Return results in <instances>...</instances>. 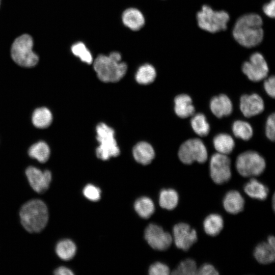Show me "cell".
Instances as JSON below:
<instances>
[{
  "label": "cell",
  "mask_w": 275,
  "mask_h": 275,
  "mask_svg": "<svg viewBox=\"0 0 275 275\" xmlns=\"http://www.w3.org/2000/svg\"><path fill=\"white\" fill-rule=\"evenodd\" d=\"M135 160L143 165L149 164L155 157V152L152 146L145 142L138 143L133 149Z\"/></svg>",
  "instance_id": "d6986e66"
},
{
  "label": "cell",
  "mask_w": 275,
  "mask_h": 275,
  "mask_svg": "<svg viewBox=\"0 0 275 275\" xmlns=\"http://www.w3.org/2000/svg\"><path fill=\"white\" fill-rule=\"evenodd\" d=\"M156 72L151 64H145L139 67L135 74L136 81L140 84L147 85L152 83L155 79Z\"/></svg>",
  "instance_id": "83f0119b"
},
{
  "label": "cell",
  "mask_w": 275,
  "mask_h": 275,
  "mask_svg": "<svg viewBox=\"0 0 275 275\" xmlns=\"http://www.w3.org/2000/svg\"><path fill=\"white\" fill-rule=\"evenodd\" d=\"M50 153L48 145L43 141L33 144L29 150L30 156L42 163L46 162L48 159Z\"/></svg>",
  "instance_id": "f1b7e54d"
},
{
  "label": "cell",
  "mask_w": 275,
  "mask_h": 275,
  "mask_svg": "<svg viewBox=\"0 0 275 275\" xmlns=\"http://www.w3.org/2000/svg\"><path fill=\"white\" fill-rule=\"evenodd\" d=\"M25 174L32 188L38 193H43L49 187L51 181V173L32 166L28 167Z\"/></svg>",
  "instance_id": "4fadbf2b"
},
{
  "label": "cell",
  "mask_w": 275,
  "mask_h": 275,
  "mask_svg": "<svg viewBox=\"0 0 275 275\" xmlns=\"http://www.w3.org/2000/svg\"><path fill=\"white\" fill-rule=\"evenodd\" d=\"M242 71L250 80L257 82L267 76L269 68L263 56L256 52L251 54L249 61L243 63Z\"/></svg>",
  "instance_id": "30bf717a"
},
{
  "label": "cell",
  "mask_w": 275,
  "mask_h": 275,
  "mask_svg": "<svg viewBox=\"0 0 275 275\" xmlns=\"http://www.w3.org/2000/svg\"><path fill=\"white\" fill-rule=\"evenodd\" d=\"M239 107L243 115L249 118L261 113L264 109V103L257 94H245L240 98Z\"/></svg>",
  "instance_id": "5bb4252c"
},
{
  "label": "cell",
  "mask_w": 275,
  "mask_h": 275,
  "mask_svg": "<svg viewBox=\"0 0 275 275\" xmlns=\"http://www.w3.org/2000/svg\"><path fill=\"white\" fill-rule=\"evenodd\" d=\"M197 20L200 29L215 33L227 29L230 16L225 11H215L209 6L205 5L197 13Z\"/></svg>",
  "instance_id": "277c9868"
},
{
  "label": "cell",
  "mask_w": 275,
  "mask_h": 275,
  "mask_svg": "<svg viewBox=\"0 0 275 275\" xmlns=\"http://www.w3.org/2000/svg\"><path fill=\"white\" fill-rule=\"evenodd\" d=\"M244 191L250 197L264 200L268 195V188L264 184L255 178L251 179L244 186Z\"/></svg>",
  "instance_id": "ffe728a7"
},
{
  "label": "cell",
  "mask_w": 275,
  "mask_h": 275,
  "mask_svg": "<svg viewBox=\"0 0 275 275\" xmlns=\"http://www.w3.org/2000/svg\"><path fill=\"white\" fill-rule=\"evenodd\" d=\"M210 108L214 115L221 118L231 114L233 111V105L228 96L221 94L213 97L211 99Z\"/></svg>",
  "instance_id": "9a60e30c"
},
{
  "label": "cell",
  "mask_w": 275,
  "mask_h": 275,
  "mask_svg": "<svg viewBox=\"0 0 275 275\" xmlns=\"http://www.w3.org/2000/svg\"><path fill=\"white\" fill-rule=\"evenodd\" d=\"M213 146L218 153L229 154L235 147V142L231 135L227 133H221L214 136L213 140Z\"/></svg>",
  "instance_id": "603a6c76"
},
{
  "label": "cell",
  "mask_w": 275,
  "mask_h": 275,
  "mask_svg": "<svg viewBox=\"0 0 275 275\" xmlns=\"http://www.w3.org/2000/svg\"><path fill=\"white\" fill-rule=\"evenodd\" d=\"M170 268L161 262H155L152 264L149 269L150 275H168L170 273Z\"/></svg>",
  "instance_id": "e575fe53"
},
{
  "label": "cell",
  "mask_w": 275,
  "mask_h": 275,
  "mask_svg": "<svg viewBox=\"0 0 275 275\" xmlns=\"http://www.w3.org/2000/svg\"><path fill=\"white\" fill-rule=\"evenodd\" d=\"M178 157L185 164L195 161L202 163L208 158V152L203 142L199 139H190L183 142L179 147Z\"/></svg>",
  "instance_id": "ba28073f"
},
{
  "label": "cell",
  "mask_w": 275,
  "mask_h": 275,
  "mask_svg": "<svg viewBox=\"0 0 275 275\" xmlns=\"http://www.w3.org/2000/svg\"><path fill=\"white\" fill-rule=\"evenodd\" d=\"M198 267L195 260L186 259L181 261L177 268L172 272L174 275H194L197 274Z\"/></svg>",
  "instance_id": "1f68e13d"
},
{
  "label": "cell",
  "mask_w": 275,
  "mask_h": 275,
  "mask_svg": "<svg viewBox=\"0 0 275 275\" xmlns=\"http://www.w3.org/2000/svg\"><path fill=\"white\" fill-rule=\"evenodd\" d=\"M275 248L268 242H262L255 248L254 256L256 260L262 264H268L273 262L275 259Z\"/></svg>",
  "instance_id": "44dd1931"
},
{
  "label": "cell",
  "mask_w": 275,
  "mask_h": 275,
  "mask_svg": "<svg viewBox=\"0 0 275 275\" xmlns=\"http://www.w3.org/2000/svg\"><path fill=\"white\" fill-rule=\"evenodd\" d=\"M54 274L56 275H73L74 273L68 268L65 266H61L57 268L54 271Z\"/></svg>",
  "instance_id": "ab89813d"
},
{
  "label": "cell",
  "mask_w": 275,
  "mask_h": 275,
  "mask_svg": "<svg viewBox=\"0 0 275 275\" xmlns=\"http://www.w3.org/2000/svg\"><path fill=\"white\" fill-rule=\"evenodd\" d=\"M51 112L46 107H42L35 110L32 115L34 125L39 128H44L49 126L52 122Z\"/></svg>",
  "instance_id": "484cf974"
},
{
  "label": "cell",
  "mask_w": 275,
  "mask_h": 275,
  "mask_svg": "<svg viewBox=\"0 0 275 275\" xmlns=\"http://www.w3.org/2000/svg\"><path fill=\"white\" fill-rule=\"evenodd\" d=\"M179 196L177 192L171 188L161 190L159 196V204L161 207L167 210H173L178 205Z\"/></svg>",
  "instance_id": "cb8c5ba5"
},
{
  "label": "cell",
  "mask_w": 275,
  "mask_h": 275,
  "mask_svg": "<svg viewBox=\"0 0 275 275\" xmlns=\"http://www.w3.org/2000/svg\"><path fill=\"white\" fill-rule=\"evenodd\" d=\"M123 24L133 31L141 30L145 23L143 13L138 9L129 8L125 10L122 14Z\"/></svg>",
  "instance_id": "2e32d148"
},
{
  "label": "cell",
  "mask_w": 275,
  "mask_h": 275,
  "mask_svg": "<svg viewBox=\"0 0 275 275\" xmlns=\"http://www.w3.org/2000/svg\"><path fill=\"white\" fill-rule=\"evenodd\" d=\"M145 238L149 245L158 251L168 249L173 242V237L160 226L151 224L146 228Z\"/></svg>",
  "instance_id": "8fae6325"
},
{
  "label": "cell",
  "mask_w": 275,
  "mask_h": 275,
  "mask_svg": "<svg viewBox=\"0 0 275 275\" xmlns=\"http://www.w3.org/2000/svg\"><path fill=\"white\" fill-rule=\"evenodd\" d=\"M71 49L72 53L78 57L82 62L88 64L93 63V60L92 53L84 43L77 42L72 45Z\"/></svg>",
  "instance_id": "d6a6232c"
},
{
  "label": "cell",
  "mask_w": 275,
  "mask_h": 275,
  "mask_svg": "<svg viewBox=\"0 0 275 275\" xmlns=\"http://www.w3.org/2000/svg\"><path fill=\"white\" fill-rule=\"evenodd\" d=\"M19 216L21 223L27 231L39 232L45 227L48 222V209L44 202L34 199L27 202L21 207Z\"/></svg>",
  "instance_id": "3957f363"
},
{
  "label": "cell",
  "mask_w": 275,
  "mask_h": 275,
  "mask_svg": "<svg viewBox=\"0 0 275 275\" xmlns=\"http://www.w3.org/2000/svg\"><path fill=\"white\" fill-rule=\"evenodd\" d=\"M223 204L225 210L228 213L236 214L243 210L244 200L239 191L231 190L225 195Z\"/></svg>",
  "instance_id": "e0dca14e"
},
{
  "label": "cell",
  "mask_w": 275,
  "mask_h": 275,
  "mask_svg": "<svg viewBox=\"0 0 275 275\" xmlns=\"http://www.w3.org/2000/svg\"><path fill=\"white\" fill-rule=\"evenodd\" d=\"M232 129L234 135L243 140L248 141L253 136V128L251 125L246 121L242 120L234 121Z\"/></svg>",
  "instance_id": "4dcf8cb0"
},
{
  "label": "cell",
  "mask_w": 275,
  "mask_h": 275,
  "mask_svg": "<svg viewBox=\"0 0 275 275\" xmlns=\"http://www.w3.org/2000/svg\"><path fill=\"white\" fill-rule=\"evenodd\" d=\"M134 208L140 216L148 218L151 216L155 210V206L152 200L146 197L138 199L134 203Z\"/></svg>",
  "instance_id": "4316f807"
},
{
  "label": "cell",
  "mask_w": 275,
  "mask_h": 275,
  "mask_svg": "<svg viewBox=\"0 0 275 275\" xmlns=\"http://www.w3.org/2000/svg\"><path fill=\"white\" fill-rule=\"evenodd\" d=\"M174 103L175 113L180 118H187L193 116L195 112L192 99L188 95L181 94L176 96L174 99Z\"/></svg>",
  "instance_id": "ac0fdd59"
},
{
  "label": "cell",
  "mask_w": 275,
  "mask_h": 275,
  "mask_svg": "<svg viewBox=\"0 0 275 275\" xmlns=\"http://www.w3.org/2000/svg\"><path fill=\"white\" fill-rule=\"evenodd\" d=\"M76 247L71 240L65 239L60 241L56 245V252L58 256L63 260L71 259L75 255Z\"/></svg>",
  "instance_id": "d4e9b609"
},
{
  "label": "cell",
  "mask_w": 275,
  "mask_h": 275,
  "mask_svg": "<svg viewBox=\"0 0 275 275\" xmlns=\"http://www.w3.org/2000/svg\"><path fill=\"white\" fill-rule=\"evenodd\" d=\"M265 134L267 138L271 141L275 139V115L272 113L267 119L265 126Z\"/></svg>",
  "instance_id": "d590c367"
},
{
  "label": "cell",
  "mask_w": 275,
  "mask_h": 275,
  "mask_svg": "<svg viewBox=\"0 0 275 275\" xmlns=\"http://www.w3.org/2000/svg\"><path fill=\"white\" fill-rule=\"evenodd\" d=\"M264 88L267 94L274 98L275 96V78L274 75L270 76L264 81Z\"/></svg>",
  "instance_id": "8d00e7d4"
},
{
  "label": "cell",
  "mask_w": 275,
  "mask_h": 275,
  "mask_svg": "<svg viewBox=\"0 0 275 275\" xmlns=\"http://www.w3.org/2000/svg\"><path fill=\"white\" fill-rule=\"evenodd\" d=\"M83 194L88 200L92 201H97L101 197V190L98 187L89 184L84 187Z\"/></svg>",
  "instance_id": "836d02e7"
},
{
  "label": "cell",
  "mask_w": 275,
  "mask_h": 275,
  "mask_svg": "<svg viewBox=\"0 0 275 275\" xmlns=\"http://www.w3.org/2000/svg\"><path fill=\"white\" fill-rule=\"evenodd\" d=\"M121 60V54L117 51L111 52L108 56L98 55L93 62L98 78L105 82H115L121 79L127 70V64Z\"/></svg>",
  "instance_id": "7a4b0ae2"
},
{
  "label": "cell",
  "mask_w": 275,
  "mask_h": 275,
  "mask_svg": "<svg viewBox=\"0 0 275 275\" xmlns=\"http://www.w3.org/2000/svg\"><path fill=\"white\" fill-rule=\"evenodd\" d=\"M96 139L99 143L96 150L98 158L106 160L116 157L120 151L115 139L114 129L104 123L98 124L96 128Z\"/></svg>",
  "instance_id": "5b68a950"
},
{
  "label": "cell",
  "mask_w": 275,
  "mask_h": 275,
  "mask_svg": "<svg viewBox=\"0 0 275 275\" xmlns=\"http://www.w3.org/2000/svg\"><path fill=\"white\" fill-rule=\"evenodd\" d=\"M172 237L176 247L184 251L189 250L198 240L196 231L185 223L174 226Z\"/></svg>",
  "instance_id": "7c38bea8"
},
{
  "label": "cell",
  "mask_w": 275,
  "mask_h": 275,
  "mask_svg": "<svg viewBox=\"0 0 275 275\" xmlns=\"http://www.w3.org/2000/svg\"><path fill=\"white\" fill-rule=\"evenodd\" d=\"M275 0H270L263 6L264 14L270 18H273L275 15Z\"/></svg>",
  "instance_id": "f35d334b"
},
{
  "label": "cell",
  "mask_w": 275,
  "mask_h": 275,
  "mask_svg": "<svg viewBox=\"0 0 275 275\" xmlns=\"http://www.w3.org/2000/svg\"><path fill=\"white\" fill-rule=\"evenodd\" d=\"M219 272L212 265L205 263L198 268L197 274L199 275H217Z\"/></svg>",
  "instance_id": "74e56055"
},
{
  "label": "cell",
  "mask_w": 275,
  "mask_h": 275,
  "mask_svg": "<svg viewBox=\"0 0 275 275\" xmlns=\"http://www.w3.org/2000/svg\"><path fill=\"white\" fill-rule=\"evenodd\" d=\"M223 227V218L218 214H210L206 217L203 222L204 231L211 236L217 235L222 230Z\"/></svg>",
  "instance_id": "7402d4cb"
},
{
  "label": "cell",
  "mask_w": 275,
  "mask_h": 275,
  "mask_svg": "<svg viewBox=\"0 0 275 275\" xmlns=\"http://www.w3.org/2000/svg\"><path fill=\"white\" fill-rule=\"evenodd\" d=\"M272 207H273V209L274 210V195H273V197H272Z\"/></svg>",
  "instance_id": "b9f144b4"
},
{
  "label": "cell",
  "mask_w": 275,
  "mask_h": 275,
  "mask_svg": "<svg viewBox=\"0 0 275 275\" xmlns=\"http://www.w3.org/2000/svg\"><path fill=\"white\" fill-rule=\"evenodd\" d=\"M33 41L27 34L21 35L14 41L11 47V56L20 66L31 67L38 62V56L33 51Z\"/></svg>",
  "instance_id": "8992f818"
},
{
  "label": "cell",
  "mask_w": 275,
  "mask_h": 275,
  "mask_svg": "<svg viewBox=\"0 0 275 275\" xmlns=\"http://www.w3.org/2000/svg\"><path fill=\"white\" fill-rule=\"evenodd\" d=\"M263 21L256 13L244 14L236 20L232 31L235 41L240 45L252 48L258 45L263 40Z\"/></svg>",
  "instance_id": "6da1fadb"
},
{
  "label": "cell",
  "mask_w": 275,
  "mask_h": 275,
  "mask_svg": "<svg viewBox=\"0 0 275 275\" xmlns=\"http://www.w3.org/2000/svg\"><path fill=\"white\" fill-rule=\"evenodd\" d=\"M210 175L213 181L217 184L229 181L231 177V160L227 155L217 152L211 156Z\"/></svg>",
  "instance_id": "9c48e42d"
},
{
  "label": "cell",
  "mask_w": 275,
  "mask_h": 275,
  "mask_svg": "<svg viewBox=\"0 0 275 275\" xmlns=\"http://www.w3.org/2000/svg\"><path fill=\"white\" fill-rule=\"evenodd\" d=\"M267 242L273 248H275V238L272 235L268 237Z\"/></svg>",
  "instance_id": "60d3db41"
},
{
  "label": "cell",
  "mask_w": 275,
  "mask_h": 275,
  "mask_svg": "<svg viewBox=\"0 0 275 275\" xmlns=\"http://www.w3.org/2000/svg\"><path fill=\"white\" fill-rule=\"evenodd\" d=\"M266 167L264 158L254 151H247L240 154L236 160V168L238 173L244 177L257 176Z\"/></svg>",
  "instance_id": "52a82bcc"
},
{
  "label": "cell",
  "mask_w": 275,
  "mask_h": 275,
  "mask_svg": "<svg viewBox=\"0 0 275 275\" xmlns=\"http://www.w3.org/2000/svg\"><path fill=\"white\" fill-rule=\"evenodd\" d=\"M190 124L193 130L199 136H205L208 134L210 125L204 114L198 113L194 115Z\"/></svg>",
  "instance_id": "f546056e"
}]
</instances>
